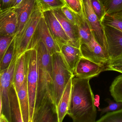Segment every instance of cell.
<instances>
[{"label":"cell","instance_id":"obj_35","mask_svg":"<svg viewBox=\"0 0 122 122\" xmlns=\"http://www.w3.org/2000/svg\"><path fill=\"white\" fill-rule=\"evenodd\" d=\"M13 0H0V10L12 8Z\"/></svg>","mask_w":122,"mask_h":122},{"label":"cell","instance_id":"obj_4","mask_svg":"<svg viewBox=\"0 0 122 122\" xmlns=\"http://www.w3.org/2000/svg\"><path fill=\"white\" fill-rule=\"evenodd\" d=\"M17 57V54L15 53L11 64L8 68L0 71V120L2 121H8V122H12L10 93L13 82Z\"/></svg>","mask_w":122,"mask_h":122},{"label":"cell","instance_id":"obj_2","mask_svg":"<svg viewBox=\"0 0 122 122\" xmlns=\"http://www.w3.org/2000/svg\"><path fill=\"white\" fill-rule=\"evenodd\" d=\"M34 48L37 50L38 63V84L35 112L46 99H49L54 102L53 96L52 57L42 41H40Z\"/></svg>","mask_w":122,"mask_h":122},{"label":"cell","instance_id":"obj_36","mask_svg":"<svg viewBox=\"0 0 122 122\" xmlns=\"http://www.w3.org/2000/svg\"><path fill=\"white\" fill-rule=\"evenodd\" d=\"M23 0H13L12 4V7L15 8L17 7Z\"/></svg>","mask_w":122,"mask_h":122},{"label":"cell","instance_id":"obj_1","mask_svg":"<svg viewBox=\"0 0 122 122\" xmlns=\"http://www.w3.org/2000/svg\"><path fill=\"white\" fill-rule=\"evenodd\" d=\"M90 79L74 77L67 114L74 122H95L97 110Z\"/></svg>","mask_w":122,"mask_h":122},{"label":"cell","instance_id":"obj_19","mask_svg":"<svg viewBox=\"0 0 122 122\" xmlns=\"http://www.w3.org/2000/svg\"><path fill=\"white\" fill-rule=\"evenodd\" d=\"M16 91L20 103L23 122H30V101L27 86V78L22 86Z\"/></svg>","mask_w":122,"mask_h":122},{"label":"cell","instance_id":"obj_32","mask_svg":"<svg viewBox=\"0 0 122 122\" xmlns=\"http://www.w3.org/2000/svg\"><path fill=\"white\" fill-rule=\"evenodd\" d=\"M66 5L76 14L81 16L84 12L82 0H64Z\"/></svg>","mask_w":122,"mask_h":122},{"label":"cell","instance_id":"obj_14","mask_svg":"<svg viewBox=\"0 0 122 122\" xmlns=\"http://www.w3.org/2000/svg\"><path fill=\"white\" fill-rule=\"evenodd\" d=\"M58 122L56 106L49 99L45 100L34 113L33 122Z\"/></svg>","mask_w":122,"mask_h":122},{"label":"cell","instance_id":"obj_13","mask_svg":"<svg viewBox=\"0 0 122 122\" xmlns=\"http://www.w3.org/2000/svg\"><path fill=\"white\" fill-rule=\"evenodd\" d=\"M43 14L51 34L60 48L63 45L70 44V40L52 11H46Z\"/></svg>","mask_w":122,"mask_h":122},{"label":"cell","instance_id":"obj_22","mask_svg":"<svg viewBox=\"0 0 122 122\" xmlns=\"http://www.w3.org/2000/svg\"><path fill=\"white\" fill-rule=\"evenodd\" d=\"M10 98L12 122H23L17 92L13 84L10 91Z\"/></svg>","mask_w":122,"mask_h":122},{"label":"cell","instance_id":"obj_31","mask_svg":"<svg viewBox=\"0 0 122 122\" xmlns=\"http://www.w3.org/2000/svg\"><path fill=\"white\" fill-rule=\"evenodd\" d=\"M92 8L100 22L102 23L103 20L106 15L105 9L100 0H91Z\"/></svg>","mask_w":122,"mask_h":122},{"label":"cell","instance_id":"obj_21","mask_svg":"<svg viewBox=\"0 0 122 122\" xmlns=\"http://www.w3.org/2000/svg\"><path fill=\"white\" fill-rule=\"evenodd\" d=\"M81 45L90 42L92 35L90 26L87 20L85 12L81 16H79L77 24Z\"/></svg>","mask_w":122,"mask_h":122},{"label":"cell","instance_id":"obj_3","mask_svg":"<svg viewBox=\"0 0 122 122\" xmlns=\"http://www.w3.org/2000/svg\"><path fill=\"white\" fill-rule=\"evenodd\" d=\"M53 96L56 106L60 100L67 84L73 75L66 64L61 52L51 56Z\"/></svg>","mask_w":122,"mask_h":122},{"label":"cell","instance_id":"obj_6","mask_svg":"<svg viewBox=\"0 0 122 122\" xmlns=\"http://www.w3.org/2000/svg\"><path fill=\"white\" fill-rule=\"evenodd\" d=\"M43 12L37 5L22 31L15 36V53L19 57L30 49V46Z\"/></svg>","mask_w":122,"mask_h":122},{"label":"cell","instance_id":"obj_15","mask_svg":"<svg viewBox=\"0 0 122 122\" xmlns=\"http://www.w3.org/2000/svg\"><path fill=\"white\" fill-rule=\"evenodd\" d=\"M52 11L60 22L70 40V45L80 48V41L77 25H73L67 19L61 9L55 10Z\"/></svg>","mask_w":122,"mask_h":122},{"label":"cell","instance_id":"obj_12","mask_svg":"<svg viewBox=\"0 0 122 122\" xmlns=\"http://www.w3.org/2000/svg\"><path fill=\"white\" fill-rule=\"evenodd\" d=\"M102 25L110 60L122 55V32L114 28Z\"/></svg>","mask_w":122,"mask_h":122},{"label":"cell","instance_id":"obj_20","mask_svg":"<svg viewBox=\"0 0 122 122\" xmlns=\"http://www.w3.org/2000/svg\"><path fill=\"white\" fill-rule=\"evenodd\" d=\"M27 69L24 53L18 57L13 84L16 91L22 86L27 78Z\"/></svg>","mask_w":122,"mask_h":122},{"label":"cell","instance_id":"obj_11","mask_svg":"<svg viewBox=\"0 0 122 122\" xmlns=\"http://www.w3.org/2000/svg\"><path fill=\"white\" fill-rule=\"evenodd\" d=\"M18 25L17 15L15 8L0 11V35L15 36Z\"/></svg>","mask_w":122,"mask_h":122},{"label":"cell","instance_id":"obj_24","mask_svg":"<svg viewBox=\"0 0 122 122\" xmlns=\"http://www.w3.org/2000/svg\"><path fill=\"white\" fill-rule=\"evenodd\" d=\"M102 23L114 28L122 32V12L113 15H106Z\"/></svg>","mask_w":122,"mask_h":122},{"label":"cell","instance_id":"obj_7","mask_svg":"<svg viewBox=\"0 0 122 122\" xmlns=\"http://www.w3.org/2000/svg\"><path fill=\"white\" fill-rule=\"evenodd\" d=\"M82 2L85 14L93 34L97 42L102 47L105 52L109 58L108 46L102 24L100 22L93 10L91 0H82Z\"/></svg>","mask_w":122,"mask_h":122},{"label":"cell","instance_id":"obj_28","mask_svg":"<svg viewBox=\"0 0 122 122\" xmlns=\"http://www.w3.org/2000/svg\"><path fill=\"white\" fill-rule=\"evenodd\" d=\"M96 121L97 122H122V108L118 110L107 113Z\"/></svg>","mask_w":122,"mask_h":122},{"label":"cell","instance_id":"obj_33","mask_svg":"<svg viewBox=\"0 0 122 122\" xmlns=\"http://www.w3.org/2000/svg\"><path fill=\"white\" fill-rule=\"evenodd\" d=\"M105 101L108 103V106L100 109L101 115L105 113L118 110L122 108V102H115L109 98L105 100Z\"/></svg>","mask_w":122,"mask_h":122},{"label":"cell","instance_id":"obj_18","mask_svg":"<svg viewBox=\"0 0 122 122\" xmlns=\"http://www.w3.org/2000/svg\"><path fill=\"white\" fill-rule=\"evenodd\" d=\"M72 78L68 81L56 106L58 122H62L65 116L67 114L71 97Z\"/></svg>","mask_w":122,"mask_h":122},{"label":"cell","instance_id":"obj_34","mask_svg":"<svg viewBox=\"0 0 122 122\" xmlns=\"http://www.w3.org/2000/svg\"><path fill=\"white\" fill-rule=\"evenodd\" d=\"M61 10L67 19L73 25H77L80 15L76 14L67 5L63 6Z\"/></svg>","mask_w":122,"mask_h":122},{"label":"cell","instance_id":"obj_25","mask_svg":"<svg viewBox=\"0 0 122 122\" xmlns=\"http://www.w3.org/2000/svg\"><path fill=\"white\" fill-rule=\"evenodd\" d=\"M110 91L115 101L122 102V75L115 78L110 87Z\"/></svg>","mask_w":122,"mask_h":122},{"label":"cell","instance_id":"obj_23","mask_svg":"<svg viewBox=\"0 0 122 122\" xmlns=\"http://www.w3.org/2000/svg\"><path fill=\"white\" fill-rule=\"evenodd\" d=\"M38 6L43 13L61 9L66 5L64 0H36Z\"/></svg>","mask_w":122,"mask_h":122},{"label":"cell","instance_id":"obj_8","mask_svg":"<svg viewBox=\"0 0 122 122\" xmlns=\"http://www.w3.org/2000/svg\"><path fill=\"white\" fill-rule=\"evenodd\" d=\"M40 41L44 43L51 55L61 52L60 47L51 34L43 14L34 34L30 49L34 48Z\"/></svg>","mask_w":122,"mask_h":122},{"label":"cell","instance_id":"obj_27","mask_svg":"<svg viewBox=\"0 0 122 122\" xmlns=\"http://www.w3.org/2000/svg\"><path fill=\"white\" fill-rule=\"evenodd\" d=\"M106 15H113L122 12V0H110L104 6Z\"/></svg>","mask_w":122,"mask_h":122},{"label":"cell","instance_id":"obj_17","mask_svg":"<svg viewBox=\"0 0 122 122\" xmlns=\"http://www.w3.org/2000/svg\"><path fill=\"white\" fill-rule=\"evenodd\" d=\"M61 52L69 69L73 75L76 66L82 56L80 48L70 44H65L61 47Z\"/></svg>","mask_w":122,"mask_h":122},{"label":"cell","instance_id":"obj_30","mask_svg":"<svg viewBox=\"0 0 122 122\" xmlns=\"http://www.w3.org/2000/svg\"><path fill=\"white\" fill-rule=\"evenodd\" d=\"M15 36H2L0 37V61L2 60Z\"/></svg>","mask_w":122,"mask_h":122},{"label":"cell","instance_id":"obj_29","mask_svg":"<svg viewBox=\"0 0 122 122\" xmlns=\"http://www.w3.org/2000/svg\"><path fill=\"white\" fill-rule=\"evenodd\" d=\"M106 71H113L122 73V55L110 60L105 65Z\"/></svg>","mask_w":122,"mask_h":122},{"label":"cell","instance_id":"obj_26","mask_svg":"<svg viewBox=\"0 0 122 122\" xmlns=\"http://www.w3.org/2000/svg\"><path fill=\"white\" fill-rule=\"evenodd\" d=\"M15 55V38L11 43L2 59L0 61V71H3L8 68Z\"/></svg>","mask_w":122,"mask_h":122},{"label":"cell","instance_id":"obj_16","mask_svg":"<svg viewBox=\"0 0 122 122\" xmlns=\"http://www.w3.org/2000/svg\"><path fill=\"white\" fill-rule=\"evenodd\" d=\"M37 5L36 0H23L17 7L15 8L18 20L16 35L22 31L35 9Z\"/></svg>","mask_w":122,"mask_h":122},{"label":"cell","instance_id":"obj_9","mask_svg":"<svg viewBox=\"0 0 122 122\" xmlns=\"http://www.w3.org/2000/svg\"><path fill=\"white\" fill-rule=\"evenodd\" d=\"M80 50L83 57L98 64L105 65L110 60L93 34L89 42L81 45Z\"/></svg>","mask_w":122,"mask_h":122},{"label":"cell","instance_id":"obj_37","mask_svg":"<svg viewBox=\"0 0 122 122\" xmlns=\"http://www.w3.org/2000/svg\"><path fill=\"white\" fill-rule=\"evenodd\" d=\"M100 0L104 6L110 0Z\"/></svg>","mask_w":122,"mask_h":122},{"label":"cell","instance_id":"obj_5","mask_svg":"<svg viewBox=\"0 0 122 122\" xmlns=\"http://www.w3.org/2000/svg\"><path fill=\"white\" fill-rule=\"evenodd\" d=\"M27 69V82L30 106V122H33L37 93L38 63L35 48L24 52Z\"/></svg>","mask_w":122,"mask_h":122},{"label":"cell","instance_id":"obj_10","mask_svg":"<svg viewBox=\"0 0 122 122\" xmlns=\"http://www.w3.org/2000/svg\"><path fill=\"white\" fill-rule=\"evenodd\" d=\"M104 71L105 65L98 64L82 56L76 66L73 76L90 80Z\"/></svg>","mask_w":122,"mask_h":122}]
</instances>
